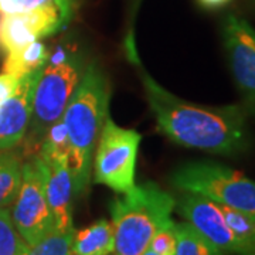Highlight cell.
Masks as SVG:
<instances>
[{"label":"cell","instance_id":"cell-22","mask_svg":"<svg viewBox=\"0 0 255 255\" xmlns=\"http://www.w3.org/2000/svg\"><path fill=\"white\" fill-rule=\"evenodd\" d=\"M20 78L7 73L0 74V104L11 98L18 88Z\"/></svg>","mask_w":255,"mask_h":255},{"label":"cell","instance_id":"cell-13","mask_svg":"<svg viewBox=\"0 0 255 255\" xmlns=\"http://www.w3.org/2000/svg\"><path fill=\"white\" fill-rule=\"evenodd\" d=\"M115 250V234L112 223L98 220L88 227L74 233L73 255H111Z\"/></svg>","mask_w":255,"mask_h":255},{"label":"cell","instance_id":"cell-4","mask_svg":"<svg viewBox=\"0 0 255 255\" xmlns=\"http://www.w3.org/2000/svg\"><path fill=\"white\" fill-rule=\"evenodd\" d=\"M174 197L155 182H146L111 201L115 234L114 255H142L159 228L172 221Z\"/></svg>","mask_w":255,"mask_h":255},{"label":"cell","instance_id":"cell-17","mask_svg":"<svg viewBox=\"0 0 255 255\" xmlns=\"http://www.w3.org/2000/svg\"><path fill=\"white\" fill-rule=\"evenodd\" d=\"M28 244L18 234L9 209H0V255H24Z\"/></svg>","mask_w":255,"mask_h":255},{"label":"cell","instance_id":"cell-26","mask_svg":"<svg viewBox=\"0 0 255 255\" xmlns=\"http://www.w3.org/2000/svg\"><path fill=\"white\" fill-rule=\"evenodd\" d=\"M244 255H255V253H248V254H244Z\"/></svg>","mask_w":255,"mask_h":255},{"label":"cell","instance_id":"cell-14","mask_svg":"<svg viewBox=\"0 0 255 255\" xmlns=\"http://www.w3.org/2000/svg\"><path fill=\"white\" fill-rule=\"evenodd\" d=\"M50 55V50L46 44L34 41L27 46L20 47L7 53V57L3 64V73L11 74L17 78H21L27 74L41 70L46 65Z\"/></svg>","mask_w":255,"mask_h":255},{"label":"cell","instance_id":"cell-23","mask_svg":"<svg viewBox=\"0 0 255 255\" xmlns=\"http://www.w3.org/2000/svg\"><path fill=\"white\" fill-rule=\"evenodd\" d=\"M231 0H197L199 6L207 10H216L220 9V7H224Z\"/></svg>","mask_w":255,"mask_h":255},{"label":"cell","instance_id":"cell-6","mask_svg":"<svg viewBox=\"0 0 255 255\" xmlns=\"http://www.w3.org/2000/svg\"><path fill=\"white\" fill-rule=\"evenodd\" d=\"M140 133L105 119L94 152V182L124 194L135 187Z\"/></svg>","mask_w":255,"mask_h":255},{"label":"cell","instance_id":"cell-5","mask_svg":"<svg viewBox=\"0 0 255 255\" xmlns=\"http://www.w3.org/2000/svg\"><path fill=\"white\" fill-rule=\"evenodd\" d=\"M170 183L184 193H194L220 206L255 216V182L228 166L186 163L172 173Z\"/></svg>","mask_w":255,"mask_h":255},{"label":"cell","instance_id":"cell-3","mask_svg":"<svg viewBox=\"0 0 255 255\" xmlns=\"http://www.w3.org/2000/svg\"><path fill=\"white\" fill-rule=\"evenodd\" d=\"M90 61L82 47L67 40L50 51L37 80L31 118L26 133V145L31 155H36L47 133L61 121Z\"/></svg>","mask_w":255,"mask_h":255},{"label":"cell","instance_id":"cell-18","mask_svg":"<svg viewBox=\"0 0 255 255\" xmlns=\"http://www.w3.org/2000/svg\"><path fill=\"white\" fill-rule=\"evenodd\" d=\"M74 233L75 230L67 233L54 230L37 244L28 247L27 253L24 255H73L71 246Z\"/></svg>","mask_w":255,"mask_h":255},{"label":"cell","instance_id":"cell-24","mask_svg":"<svg viewBox=\"0 0 255 255\" xmlns=\"http://www.w3.org/2000/svg\"><path fill=\"white\" fill-rule=\"evenodd\" d=\"M142 255H159V254H156V253H153L152 250H149V248H147V250H146L145 253H143Z\"/></svg>","mask_w":255,"mask_h":255},{"label":"cell","instance_id":"cell-16","mask_svg":"<svg viewBox=\"0 0 255 255\" xmlns=\"http://www.w3.org/2000/svg\"><path fill=\"white\" fill-rule=\"evenodd\" d=\"M176 231V254L174 255H223L213 243L189 224L187 221L174 226Z\"/></svg>","mask_w":255,"mask_h":255},{"label":"cell","instance_id":"cell-21","mask_svg":"<svg viewBox=\"0 0 255 255\" xmlns=\"http://www.w3.org/2000/svg\"><path fill=\"white\" fill-rule=\"evenodd\" d=\"M64 4V6H77V0H0V14H13L27 10L36 9L44 4Z\"/></svg>","mask_w":255,"mask_h":255},{"label":"cell","instance_id":"cell-20","mask_svg":"<svg viewBox=\"0 0 255 255\" xmlns=\"http://www.w3.org/2000/svg\"><path fill=\"white\" fill-rule=\"evenodd\" d=\"M173 220L166 223L164 226L159 228L155 233V236L150 240L149 250L159 255H174L176 254V231H174Z\"/></svg>","mask_w":255,"mask_h":255},{"label":"cell","instance_id":"cell-2","mask_svg":"<svg viewBox=\"0 0 255 255\" xmlns=\"http://www.w3.org/2000/svg\"><path fill=\"white\" fill-rule=\"evenodd\" d=\"M110 80L100 65L91 60L61 118L67 133L68 166L75 197L82 196L91 182L94 152L105 119L110 115Z\"/></svg>","mask_w":255,"mask_h":255},{"label":"cell","instance_id":"cell-27","mask_svg":"<svg viewBox=\"0 0 255 255\" xmlns=\"http://www.w3.org/2000/svg\"><path fill=\"white\" fill-rule=\"evenodd\" d=\"M135 1H136V3H137V1H139V0H135Z\"/></svg>","mask_w":255,"mask_h":255},{"label":"cell","instance_id":"cell-19","mask_svg":"<svg viewBox=\"0 0 255 255\" xmlns=\"http://www.w3.org/2000/svg\"><path fill=\"white\" fill-rule=\"evenodd\" d=\"M223 214L227 220L228 226L241 240L255 246V216L243 213L238 210L230 209L226 206H220Z\"/></svg>","mask_w":255,"mask_h":255},{"label":"cell","instance_id":"cell-1","mask_svg":"<svg viewBox=\"0 0 255 255\" xmlns=\"http://www.w3.org/2000/svg\"><path fill=\"white\" fill-rule=\"evenodd\" d=\"M124 48L142 82L159 130L172 142L221 156L240 155L250 147V112L244 105L209 107L180 100L146 71L132 31L125 38Z\"/></svg>","mask_w":255,"mask_h":255},{"label":"cell","instance_id":"cell-25","mask_svg":"<svg viewBox=\"0 0 255 255\" xmlns=\"http://www.w3.org/2000/svg\"><path fill=\"white\" fill-rule=\"evenodd\" d=\"M248 3H250L251 6H254L255 7V0H248Z\"/></svg>","mask_w":255,"mask_h":255},{"label":"cell","instance_id":"cell-9","mask_svg":"<svg viewBox=\"0 0 255 255\" xmlns=\"http://www.w3.org/2000/svg\"><path fill=\"white\" fill-rule=\"evenodd\" d=\"M221 36L243 105L255 115V30L246 18L230 13L223 21Z\"/></svg>","mask_w":255,"mask_h":255},{"label":"cell","instance_id":"cell-10","mask_svg":"<svg viewBox=\"0 0 255 255\" xmlns=\"http://www.w3.org/2000/svg\"><path fill=\"white\" fill-rule=\"evenodd\" d=\"M36 155L43 160L44 189L54 220V230L61 233L74 231L73 200L75 193L68 166V149L44 139Z\"/></svg>","mask_w":255,"mask_h":255},{"label":"cell","instance_id":"cell-12","mask_svg":"<svg viewBox=\"0 0 255 255\" xmlns=\"http://www.w3.org/2000/svg\"><path fill=\"white\" fill-rule=\"evenodd\" d=\"M41 70L21 77L16 94L0 104V150L14 149L26 136Z\"/></svg>","mask_w":255,"mask_h":255},{"label":"cell","instance_id":"cell-15","mask_svg":"<svg viewBox=\"0 0 255 255\" xmlns=\"http://www.w3.org/2000/svg\"><path fill=\"white\" fill-rule=\"evenodd\" d=\"M21 153L13 149L0 150V209H9L21 184Z\"/></svg>","mask_w":255,"mask_h":255},{"label":"cell","instance_id":"cell-11","mask_svg":"<svg viewBox=\"0 0 255 255\" xmlns=\"http://www.w3.org/2000/svg\"><path fill=\"white\" fill-rule=\"evenodd\" d=\"M177 211L201 236L227 254L255 253V246L238 237L228 226L220 204L194 193H184L176 201Z\"/></svg>","mask_w":255,"mask_h":255},{"label":"cell","instance_id":"cell-7","mask_svg":"<svg viewBox=\"0 0 255 255\" xmlns=\"http://www.w3.org/2000/svg\"><path fill=\"white\" fill-rule=\"evenodd\" d=\"M10 214L18 234L30 247L54 231V220L44 189V167L38 155H31L23 162L21 184Z\"/></svg>","mask_w":255,"mask_h":255},{"label":"cell","instance_id":"cell-8","mask_svg":"<svg viewBox=\"0 0 255 255\" xmlns=\"http://www.w3.org/2000/svg\"><path fill=\"white\" fill-rule=\"evenodd\" d=\"M75 6L44 4L36 9L0 14V50L6 54L61 31L74 16Z\"/></svg>","mask_w":255,"mask_h":255}]
</instances>
